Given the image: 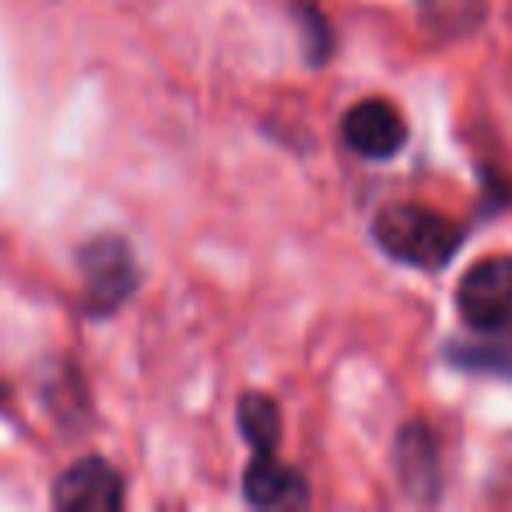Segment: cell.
<instances>
[{
  "label": "cell",
  "instance_id": "8",
  "mask_svg": "<svg viewBox=\"0 0 512 512\" xmlns=\"http://www.w3.org/2000/svg\"><path fill=\"white\" fill-rule=\"evenodd\" d=\"M456 362L467 369H488L498 376H512V337H498L491 344H470L467 351H456Z\"/></svg>",
  "mask_w": 512,
  "mask_h": 512
},
{
  "label": "cell",
  "instance_id": "1",
  "mask_svg": "<svg viewBox=\"0 0 512 512\" xmlns=\"http://www.w3.org/2000/svg\"><path fill=\"white\" fill-rule=\"evenodd\" d=\"M372 239L397 264L442 271L460 253L463 228L442 211L421 204H390L372 218Z\"/></svg>",
  "mask_w": 512,
  "mask_h": 512
},
{
  "label": "cell",
  "instance_id": "6",
  "mask_svg": "<svg viewBox=\"0 0 512 512\" xmlns=\"http://www.w3.org/2000/svg\"><path fill=\"white\" fill-rule=\"evenodd\" d=\"M242 491H246V502L256 509H292V505L309 502L306 477L281 463L274 453H253L246 474H242Z\"/></svg>",
  "mask_w": 512,
  "mask_h": 512
},
{
  "label": "cell",
  "instance_id": "3",
  "mask_svg": "<svg viewBox=\"0 0 512 512\" xmlns=\"http://www.w3.org/2000/svg\"><path fill=\"white\" fill-rule=\"evenodd\" d=\"M456 313L470 330L498 334L512 323V256H488L456 285Z\"/></svg>",
  "mask_w": 512,
  "mask_h": 512
},
{
  "label": "cell",
  "instance_id": "4",
  "mask_svg": "<svg viewBox=\"0 0 512 512\" xmlns=\"http://www.w3.org/2000/svg\"><path fill=\"white\" fill-rule=\"evenodd\" d=\"M53 505L64 512H116L123 509V477L106 460L88 456L57 477Z\"/></svg>",
  "mask_w": 512,
  "mask_h": 512
},
{
  "label": "cell",
  "instance_id": "5",
  "mask_svg": "<svg viewBox=\"0 0 512 512\" xmlns=\"http://www.w3.org/2000/svg\"><path fill=\"white\" fill-rule=\"evenodd\" d=\"M341 137L355 155L386 162L407 144V123L386 99H365L344 113Z\"/></svg>",
  "mask_w": 512,
  "mask_h": 512
},
{
  "label": "cell",
  "instance_id": "2",
  "mask_svg": "<svg viewBox=\"0 0 512 512\" xmlns=\"http://www.w3.org/2000/svg\"><path fill=\"white\" fill-rule=\"evenodd\" d=\"M78 267L81 281H85V309L92 316L116 313L141 281L134 249L116 235H102V239L81 246Z\"/></svg>",
  "mask_w": 512,
  "mask_h": 512
},
{
  "label": "cell",
  "instance_id": "7",
  "mask_svg": "<svg viewBox=\"0 0 512 512\" xmlns=\"http://www.w3.org/2000/svg\"><path fill=\"white\" fill-rule=\"evenodd\" d=\"M239 428L242 439L253 446V453H274L281 442V414L274 407V400L249 393L239 404Z\"/></svg>",
  "mask_w": 512,
  "mask_h": 512
}]
</instances>
